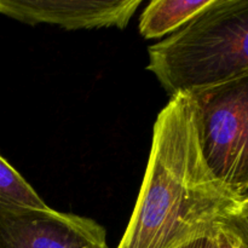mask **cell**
I'll return each instance as SVG.
<instances>
[{
  "mask_svg": "<svg viewBox=\"0 0 248 248\" xmlns=\"http://www.w3.org/2000/svg\"><path fill=\"white\" fill-rule=\"evenodd\" d=\"M248 222V195L240 199L236 208L232 213L228 224H240V223Z\"/></svg>",
  "mask_w": 248,
  "mask_h": 248,
  "instance_id": "obj_9",
  "label": "cell"
},
{
  "mask_svg": "<svg viewBox=\"0 0 248 248\" xmlns=\"http://www.w3.org/2000/svg\"><path fill=\"white\" fill-rule=\"evenodd\" d=\"M140 0H0V14L23 23H46L68 31L124 29Z\"/></svg>",
  "mask_w": 248,
  "mask_h": 248,
  "instance_id": "obj_5",
  "label": "cell"
},
{
  "mask_svg": "<svg viewBox=\"0 0 248 248\" xmlns=\"http://www.w3.org/2000/svg\"><path fill=\"white\" fill-rule=\"evenodd\" d=\"M213 0H154L140 18V33L145 39L173 34L200 15Z\"/></svg>",
  "mask_w": 248,
  "mask_h": 248,
  "instance_id": "obj_6",
  "label": "cell"
},
{
  "mask_svg": "<svg viewBox=\"0 0 248 248\" xmlns=\"http://www.w3.org/2000/svg\"><path fill=\"white\" fill-rule=\"evenodd\" d=\"M0 203L45 208L47 205L31 184L0 155Z\"/></svg>",
  "mask_w": 248,
  "mask_h": 248,
  "instance_id": "obj_7",
  "label": "cell"
},
{
  "mask_svg": "<svg viewBox=\"0 0 248 248\" xmlns=\"http://www.w3.org/2000/svg\"><path fill=\"white\" fill-rule=\"evenodd\" d=\"M147 69L170 96L193 94L248 72V0H213L149 46Z\"/></svg>",
  "mask_w": 248,
  "mask_h": 248,
  "instance_id": "obj_2",
  "label": "cell"
},
{
  "mask_svg": "<svg viewBox=\"0 0 248 248\" xmlns=\"http://www.w3.org/2000/svg\"><path fill=\"white\" fill-rule=\"evenodd\" d=\"M217 248H244L241 239L229 224H224L217 232Z\"/></svg>",
  "mask_w": 248,
  "mask_h": 248,
  "instance_id": "obj_8",
  "label": "cell"
},
{
  "mask_svg": "<svg viewBox=\"0 0 248 248\" xmlns=\"http://www.w3.org/2000/svg\"><path fill=\"white\" fill-rule=\"evenodd\" d=\"M230 227L236 232L241 239L244 248L248 246V222L247 223H240V224H230Z\"/></svg>",
  "mask_w": 248,
  "mask_h": 248,
  "instance_id": "obj_11",
  "label": "cell"
},
{
  "mask_svg": "<svg viewBox=\"0 0 248 248\" xmlns=\"http://www.w3.org/2000/svg\"><path fill=\"white\" fill-rule=\"evenodd\" d=\"M0 248H110L91 218L0 203Z\"/></svg>",
  "mask_w": 248,
  "mask_h": 248,
  "instance_id": "obj_4",
  "label": "cell"
},
{
  "mask_svg": "<svg viewBox=\"0 0 248 248\" xmlns=\"http://www.w3.org/2000/svg\"><path fill=\"white\" fill-rule=\"evenodd\" d=\"M240 199L205 161L190 94H174L155 120L140 195L116 248H182L228 224Z\"/></svg>",
  "mask_w": 248,
  "mask_h": 248,
  "instance_id": "obj_1",
  "label": "cell"
},
{
  "mask_svg": "<svg viewBox=\"0 0 248 248\" xmlns=\"http://www.w3.org/2000/svg\"><path fill=\"white\" fill-rule=\"evenodd\" d=\"M217 232L211 236L201 237L182 248H217Z\"/></svg>",
  "mask_w": 248,
  "mask_h": 248,
  "instance_id": "obj_10",
  "label": "cell"
},
{
  "mask_svg": "<svg viewBox=\"0 0 248 248\" xmlns=\"http://www.w3.org/2000/svg\"><path fill=\"white\" fill-rule=\"evenodd\" d=\"M202 155L236 198L248 195V72L190 94Z\"/></svg>",
  "mask_w": 248,
  "mask_h": 248,
  "instance_id": "obj_3",
  "label": "cell"
}]
</instances>
